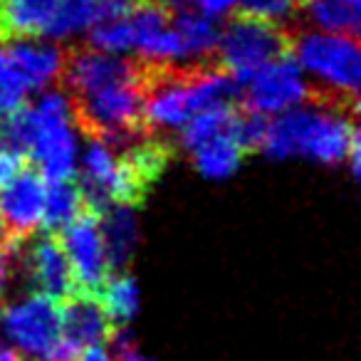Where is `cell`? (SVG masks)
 Returning a JSON list of instances; mask_svg holds the SVG:
<instances>
[{
	"label": "cell",
	"mask_w": 361,
	"mask_h": 361,
	"mask_svg": "<svg viewBox=\"0 0 361 361\" xmlns=\"http://www.w3.org/2000/svg\"><path fill=\"white\" fill-rule=\"evenodd\" d=\"M45 196L47 180L30 166L0 188V223L6 228L11 245L27 240L42 226Z\"/></svg>",
	"instance_id": "10"
},
{
	"label": "cell",
	"mask_w": 361,
	"mask_h": 361,
	"mask_svg": "<svg viewBox=\"0 0 361 361\" xmlns=\"http://www.w3.org/2000/svg\"><path fill=\"white\" fill-rule=\"evenodd\" d=\"M20 361H23V359H20ZM25 361H30V359H25Z\"/></svg>",
	"instance_id": "29"
},
{
	"label": "cell",
	"mask_w": 361,
	"mask_h": 361,
	"mask_svg": "<svg viewBox=\"0 0 361 361\" xmlns=\"http://www.w3.org/2000/svg\"><path fill=\"white\" fill-rule=\"evenodd\" d=\"M116 361H151V359H144V356L136 354V349H131V351H124V354L116 356Z\"/></svg>",
	"instance_id": "27"
},
{
	"label": "cell",
	"mask_w": 361,
	"mask_h": 361,
	"mask_svg": "<svg viewBox=\"0 0 361 361\" xmlns=\"http://www.w3.org/2000/svg\"><path fill=\"white\" fill-rule=\"evenodd\" d=\"M70 114L90 139H109L124 131L144 129V62L126 80H114L92 90L67 94Z\"/></svg>",
	"instance_id": "3"
},
{
	"label": "cell",
	"mask_w": 361,
	"mask_h": 361,
	"mask_svg": "<svg viewBox=\"0 0 361 361\" xmlns=\"http://www.w3.org/2000/svg\"><path fill=\"white\" fill-rule=\"evenodd\" d=\"M238 16L255 18L262 23L300 30L302 23V0H238Z\"/></svg>",
	"instance_id": "19"
},
{
	"label": "cell",
	"mask_w": 361,
	"mask_h": 361,
	"mask_svg": "<svg viewBox=\"0 0 361 361\" xmlns=\"http://www.w3.org/2000/svg\"><path fill=\"white\" fill-rule=\"evenodd\" d=\"M0 361H20V356H18L16 349H11V346H3L0 344Z\"/></svg>",
	"instance_id": "26"
},
{
	"label": "cell",
	"mask_w": 361,
	"mask_h": 361,
	"mask_svg": "<svg viewBox=\"0 0 361 361\" xmlns=\"http://www.w3.org/2000/svg\"><path fill=\"white\" fill-rule=\"evenodd\" d=\"M27 166V159L11 149H0V188L6 186L8 180L16 178L23 169Z\"/></svg>",
	"instance_id": "22"
},
{
	"label": "cell",
	"mask_w": 361,
	"mask_h": 361,
	"mask_svg": "<svg viewBox=\"0 0 361 361\" xmlns=\"http://www.w3.org/2000/svg\"><path fill=\"white\" fill-rule=\"evenodd\" d=\"M0 331L27 356L45 361L62 341L60 302L40 292L0 307Z\"/></svg>",
	"instance_id": "7"
},
{
	"label": "cell",
	"mask_w": 361,
	"mask_h": 361,
	"mask_svg": "<svg viewBox=\"0 0 361 361\" xmlns=\"http://www.w3.org/2000/svg\"><path fill=\"white\" fill-rule=\"evenodd\" d=\"M3 252L8 257L11 277L25 282L27 290L47 295L57 302L77 292L70 260H67L60 238L55 233L30 235L27 240L18 243Z\"/></svg>",
	"instance_id": "6"
},
{
	"label": "cell",
	"mask_w": 361,
	"mask_h": 361,
	"mask_svg": "<svg viewBox=\"0 0 361 361\" xmlns=\"http://www.w3.org/2000/svg\"><path fill=\"white\" fill-rule=\"evenodd\" d=\"M310 99V82L290 55L262 65L243 85V104L262 116L282 114Z\"/></svg>",
	"instance_id": "8"
},
{
	"label": "cell",
	"mask_w": 361,
	"mask_h": 361,
	"mask_svg": "<svg viewBox=\"0 0 361 361\" xmlns=\"http://www.w3.org/2000/svg\"><path fill=\"white\" fill-rule=\"evenodd\" d=\"M99 233L104 240L106 260L111 272H124L139 245V226L131 206H109L99 213Z\"/></svg>",
	"instance_id": "13"
},
{
	"label": "cell",
	"mask_w": 361,
	"mask_h": 361,
	"mask_svg": "<svg viewBox=\"0 0 361 361\" xmlns=\"http://www.w3.org/2000/svg\"><path fill=\"white\" fill-rule=\"evenodd\" d=\"M32 121V136L27 146V161L47 183L72 180L77 169V141L72 131L70 99L65 92H45L32 106H27Z\"/></svg>",
	"instance_id": "4"
},
{
	"label": "cell",
	"mask_w": 361,
	"mask_h": 361,
	"mask_svg": "<svg viewBox=\"0 0 361 361\" xmlns=\"http://www.w3.org/2000/svg\"><path fill=\"white\" fill-rule=\"evenodd\" d=\"M3 47L18 72L25 77L30 90H45L62 77L67 50H62L55 42H45L40 37H23V40L3 42Z\"/></svg>",
	"instance_id": "12"
},
{
	"label": "cell",
	"mask_w": 361,
	"mask_h": 361,
	"mask_svg": "<svg viewBox=\"0 0 361 361\" xmlns=\"http://www.w3.org/2000/svg\"><path fill=\"white\" fill-rule=\"evenodd\" d=\"M60 243L67 260H70L77 292L97 295V290L111 275L104 240L99 233V218L92 211H82L70 226L62 228Z\"/></svg>",
	"instance_id": "9"
},
{
	"label": "cell",
	"mask_w": 361,
	"mask_h": 361,
	"mask_svg": "<svg viewBox=\"0 0 361 361\" xmlns=\"http://www.w3.org/2000/svg\"><path fill=\"white\" fill-rule=\"evenodd\" d=\"M8 247H13V245H11V243H8L6 228H3V223H0V250H8Z\"/></svg>",
	"instance_id": "28"
},
{
	"label": "cell",
	"mask_w": 361,
	"mask_h": 361,
	"mask_svg": "<svg viewBox=\"0 0 361 361\" xmlns=\"http://www.w3.org/2000/svg\"><path fill=\"white\" fill-rule=\"evenodd\" d=\"M310 77V99L356 109L361 80L359 37L324 30H297L292 50Z\"/></svg>",
	"instance_id": "2"
},
{
	"label": "cell",
	"mask_w": 361,
	"mask_h": 361,
	"mask_svg": "<svg viewBox=\"0 0 361 361\" xmlns=\"http://www.w3.org/2000/svg\"><path fill=\"white\" fill-rule=\"evenodd\" d=\"M97 300L104 307L106 317L114 326H124L139 312V287L129 272H114L97 290Z\"/></svg>",
	"instance_id": "17"
},
{
	"label": "cell",
	"mask_w": 361,
	"mask_h": 361,
	"mask_svg": "<svg viewBox=\"0 0 361 361\" xmlns=\"http://www.w3.org/2000/svg\"><path fill=\"white\" fill-rule=\"evenodd\" d=\"M151 3H156L159 8H164L169 16L180 13V11H193V8H198V0H151Z\"/></svg>",
	"instance_id": "24"
},
{
	"label": "cell",
	"mask_w": 361,
	"mask_h": 361,
	"mask_svg": "<svg viewBox=\"0 0 361 361\" xmlns=\"http://www.w3.org/2000/svg\"><path fill=\"white\" fill-rule=\"evenodd\" d=\"M231 126H233V121H231ZM231 126L191 149L193 166H196L198 173L206 176V178L221 180V178L233 176L238 171V166H240L243 156H245V146L235 139Z\"/></svg>",
	"instance_id": "15"
},
{
	"label": "cell",
	"mask_w": 361,
	"mask_h": 361,
	"mask_svg": "<svg viewBox=\"0 0 361 361\" xmlns=\"http://www.w3.org/2000/svg\"><path fill=\"white\" fill-rule=\"evenodd\" d=\"M60 317L62 336L77 349L104 344L114 329L97 295H90V292H72L70 297H65L60 302Z\"/></svg>",
	"instance_id": "11"
},
{
	"label": "cell",
	"mask_w": 361,
	"mask_h": 361,
	"mask_svg": "<svg viewBox=\"0 0 361 361\" xmlns=\"http://www.w3.org/2000/svg\"><path fill=\"white\" fill-rule=\"evenodd\" d=\"M359 6L361 0H302V23H312L324 32L359 37Z\"/></svg>",
	"instance_id": "16"
},
{
	"label": "cell",
	"mask_w": 361,
	"mask_h": 361,
	"mask_svg": "<svg viewBox=\"0 0 361 361\" xmlns=\"http://www.w3.org/2000/svg\"><path fill=\"white\" fill-rule=\"evenodd\" d=\"M171 25L178 32L180 47H183V65L216 62V47L221 37V25L216 23V18L193 8V11L173 13Z\"/></svg>",
	"instance_id": "14"
},
{
	"label": "cell",
	"mask_w": 361,
	"mask_h": 361,
	"mask_svg": "<svg viewBox=\"0 0 361 361\" xmlns=\"http://www.w3.org/2000/svg\"><path fill=\"white\" fill-rule=\"evenodd\" d=\"M87 45L92 50L109 52V55H121V52L134 50V30H131L129 16L92 23Z\"/></svg>",
	"instance_id": "20"
},
{
	"label": "cell",
	"mask_w": 361,
	"mask_h": 361,
	"mask_svg": "<svg viewBox=\"0 0 361 361\" xmlns=\"http://www.w3.org/2000/svg\"><path fill=\"white\" fill-rule=\"evenodd\" d=\"M75 361H114V359H111L109 351L102 349V344H97V346H87V349H82Z\"/></svg>",
	"instance_id": "25"
},
{
	"label": "cell",
	"mask_w": 361,
	"mask_h": 361,
	"mask_svg": "<svg viewBox=\"0 0 361 361\" xmlns=\"http://www.w3.org/2000/svg\"><path fill=\"white\" fill-rule=\"evenodd\" d=\"M82 211H87L85 198L80 193V186H75L72 180H57L47 186L45 213H42V226L47 228V233L62 231Z\"/></svg>",
	"instance_id": "18"
},
{
	"label": "cell",
	"mask_w": 361,
	"mask_h": 361,
	"mask_svg": "<svg viewBox=\"0 0 361 361\" xmlns=\"http://www.w3.org/2000/svg\"><path fill=\"white\" fill-rule=\"evenodd\" d=\"M359 149L356 109L307 99L305 104L267 121L260 151L272 161L305 156L322 166H336Z\"/></svg>",
	"instance_id": "1"
},
{
	"label": "cell",
	"mask_w": 361,
	"mask_h": 361,
	"mask_svg": "<svg viewBox=\"0 0 361 361\" xmlns=\"http://www.w3.org/2000/svg\"><path fill=\"white\" fill-rule=\"evenodd\" d=\"M30 92L32 90L27 87L25 77L18 72V67L13 65L6 47L0 42V114L8 116L20 109V106H25Z\"/></svg>",
	"instance_id": "21"
},
{
	"label": "cell",
	"mask_w": 361,
	"mask_h": 361,
	"mask_svg": "<svg viewBox=\"0 0 361 361\" xmlns=\"http://www.w3.org/2000/svg\"><path fill=\"white\" fill-rule=\"evenodd\" d=\"M297 30L262 23L247 16H233L221 27L216 47V62L228 70L238 80V85H245L247 77L262 65L277 60L282 55H290L292 37Z\"/></svg>",
	"instance_id": "5"
},
{
	"label": "cell",
	"mask_w": 361,
	"mask_h": 361,
	"mask_svg": "<svg viewBox=\"0 0 361 361\" xmlns=\"http://www.w3.org/2000/svg\"><path fill=\"white\" fill-rule=\"evenodd\" d=\"M238 6V0H198V11L211 18H221Z\"/></svg>",
	"instance_id": "23"
}]
</instances>
